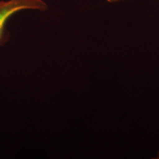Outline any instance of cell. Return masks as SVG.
Masks as SVG:
<instances>
[{"label": "cell", "mask_w": 159, "mask_h": 159, "mask_svg": "<svg viewBox=\"0 0 159 159\" xmlns=\"http://www.w3.org/2000/svg\"><path fill=\"white\" fill-rule=\"evenodd\" d=\"M48 5L44 0H0V47L10 39L7 24L10 19L22 11H46Z\"/></svg>", "instance_id": "6da1fadb"}, {"label": "cell", "mask_w": 159, "mask_h": 159, "mask_svg": "<svg viewBox=\"0 0 159 159\" xmlns=\"http://www.w3.org/2000/svg\"><path fill=\"white\" fill-rule=\"evenodd\" d=\"M109 2H116L122 1V0H108Z\"/></svg>", "instance_id": "7a4b0ae2"}]
</instances>
